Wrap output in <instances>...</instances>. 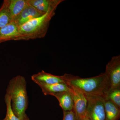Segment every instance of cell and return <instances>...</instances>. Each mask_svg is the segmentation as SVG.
I'll return each mask as SVG.
<instances>
[{
	"mask_svg": "<svg viewBox=\"0 0 120 120\" xmlns=\"http://www.w3.org/2000/svg\"><path fill=\"white\" fill-rule=\"evenodd\" d=\"M80 120H90L88 116H86Z\"/></svg>",
	"mask_w": 120,
	"mask_h": 120,
	"instance_id": "d6986e66",
	"label": "cell"
},
{
	"mask_svg": "<svg viewBox=\"0 0 120 120\" xmlns=\"http://www.w3.org/2000/svg\"><path fill=\"white\" fill-rule=\"evenodd\" d=\"M13 22L8 10L4 3L0 8V28Z\"/></svg>",
	"mask_w": 120,
	"mask_h": 120,
	"instance_id": "9a60e30c",
	"label": "cell"
},
{
	"mask_svg": "<svg viewBox=\"0 0 120 120\" xmlns=\"http://www.w3.org/2000/svg\"><path fill=\"white\" fill-rule=\"evenodd\" d=\"M52 96L55 97L58 100L60 106L62 108L63 111L73 110V99L69 91L58 92L54 94Z\"/></svg>",
	"mask_w": 120,
	"mask_h": 120,
	"instance_id": "7c38bea8",
	"label": "cell"
},
{
	"mask_svg": "<svg viewBox=\"0 0 120 120\" xmlns=\"http://www.w3.org/2000/svg\"><path fill=\"white\" fill-rule=\"evenodd\" d=\"M64 117L62 120H77L73 110L70 111H63Z\"/></svg>",
	"mask_w": 120,
	"mask_h": 120,
	"instance_id": "ac0fdd59",
	"label": "cell"
},
{
	"mask_svg": "<svg viewBox=\"0 0 120 120\" xmlns=\"http://www.w3.org/2000/svg\"><path fill=\"white\" fill-rule=\"evenodd\" d=\"M31 78L32 81L37 84H50L59 83H65L62 75H55L45 72L44 71H42L32 75Z\"/></svg>",
	"mask_w": 120,
	"mask_h": 120,
	"instance_id": "ba28073f",
	"label": "cell"
},
{
	"mask_svg": "<svg viewBox=\"0 0 120 120\" xmlns=\"http://www.w3.org/2000/svg\"><path fill=\"white\" fill-rule=\"evenodd\" d=\"M11 40L25 41L20 34L19 26L14 21L0 28V43Z\"/></svg>",
	"mask_w": 120,
	"mask_h": 120,
	"instance_id": "52a82bcc",
	"label": "cell"
},
{
	"mask_svg": "<svg viewBox=\"0 0 120 120\" xmlns=\"http://www.w3.org/2000/svg\"><path fill=\"white\" fill-rule=\"evenodd\" d=\"M12 21H15L24 8L28 5L27 0H4Z\"/></svg>",
	"mask_w": 120,
	"mask_h": 120,
	"instance_id": "9c48e42d",
	"label": "cell"
},
{
	"mask_svg": "<svg viewBox=\"0 0 120 120\" xmlns=\"http://www.w3.org/2000/svg\"><path fill=\"white\" fill-rule=\"evenodd\" d=\"M56 8L51 9L40 17L19 26L20 34L25 41L42 38L45 36L50 22L55 15Z\"/></svg>",
	"mask_w": 120,
	"mask_h": 120,
	"instance_id": "3957f363",
	"label": "cell"
},
{
	"mask_svg": "<svg viewBox=\"0 0 120 120\" xmlns=\"http://www.w3.org/2000/svg\"><path fill=\"white\" fill-rule=\"evenodd\" d=\"M62 76L68 86L77 88L86 94L106 98L109 90V84L104 73L90 78H81L67 73Z\"/></svg>",
	"mask_w": 120,
	"mask_h": 120,
	"instance_id": "6da1fadb",
	"label": "cell"
},
{
	"mask_svg": "<svg viewBox=\"0 0 120 120\" xmlns=\"http://www.w3.org/2000/svg\"><path fill=\"white\" fill-rule=\"evenodd\" d=\"M105 120H119L120 109L109 100L105 99Z\"/></svg>",
	"mask_w": 120,
	"mask_h": 120,
	"instance_id": "5bb4252c",
	"label": "cell"
},
{
	"mask_svg": "<svg viewBox=\"0 0 120 120\" xmlns=\"http://www.w3.org/2000/svg\"><path fill=\"white\" fill-rule=\"evenodd\" d=\"M63 1L62 0H27L30 5L45 13L51 9L57 8Z\"/></svg>",
	"mask_w": 120,
	"mask_h": 120,
	"instance_id": "8fae6325",
	"label": "cell"
},
{
	"mask_svg": "<svg viewBox=\"0 0 120 120\" xmlns=\"http://www.w3.org/2000/svg\"><path fill=\"white\" fill-rule=\"evenodd\" d=\"M5 102L7 107V113L5 118L7 120H30V118L22 119L15 116L11 108V100L9 95L6 94L5 95Z\"/></svg>",
	"mask_w": 120,
	"mask_h": 120,
	"instance_id": "2e32d148",
	"label": "cell"
},
{
	"mask_svg": "<svg viewBox=\"0 0 120 120\" xmlns=\"http://www.w3.org/2000/svg\"><path fill=\"white\" fill-rule=\"evenodd\" d=\"M26 85L25 77L19 75L10 80L6 90V94L11 98L13 113L22 119L28 118L26 113L28 105Z\"/></svg>",
	"mask_w": 120,
	"mask_h": 120,
	"instance_id": "7a4b0ae2",
	"label": "cell"
},
{
	"mask_svg": "<svg viewBox=\"0 0 120 120\" xmlns=\"http://www.w3.org/2000/svg\"><path fill=\"white\" fill-rule=\"evenodd\" d=\"M109 82V90L120 88V56L112 57L104 72Z\"/></svg>",
	"mask_w": 120,
	"mask_h": 120,
	"instance_id": "5b68a950",
	"label": "cell"
},
{
	"mask_svg": "<svg viewBox=\"0 0 120 120\" xmlns=\"http://www.w3.org/2000/svg\"><path fill=\"white\" fill-rule=\"evenodd\" d=\"M45 13L38 11L28 4L14 22L19 26L32 19L40 17Z\"/></svg>",
	"mask_w": 120,
	"mask_h": 120,
	"instance_id": "30bf717a",
	"label": "cell"
},
{
	"mask_svg": "<svg viewBox=\"0 0 120 120\" xmlns=\"http://www.w3.org/2000/svg\"><path fill=\"white\" fill-rule=\"evenodd\" d=\"M106 98L120 109V88L110 91L107 93Z\"/></svg>",
	"mask_w": 120,
	"mask_h": 120,
	"instance_id": "e0dca14e",
	"label": "cell"
},
{
	"mask_svg": "<svg viewBox=\"0 0 120 120\" xmlns=\"http://www.w3.org/2000/svg\"><path fill=\"white\" fill-rule=\"evenodd\" d=\"M86 95L88 100L87 113L90 120H105L106 98L102 96Z\"/></svg>",
	"mask_w": 120,
	"mask_h": 120,
	"instance_id": "277c9868",
	"label": "cell"
},
{
	"mask_svg": "<svg viewBox=\"0 0 120 120\" xmlns=\"http://www.w3.org/2000/svg\"><path fill=\"white\" fill-rule=\"evenodd\" d=\"M6 120V118H5V117L4 118V119H3V120Z\"/></svg>",
	"mask_w": 120,
	"mask_h": 120,
	"instance_id": "ffe728a7",
	"label": "cell"
},
{
	"mask_svg": "<svg viewBox=\"0 0 120 120\" xmlns=\"http://www.w3.org/2000/svg\"><path fill=\"white\" fill-rule=\"evenodd\" d=\"M73 102V110L77 120H80L86 116L88 100L85 94L77 88L68 86Z\"/></svg>",
	"mask_w": 120,
	"mask_h": 120,
	"instance_id": "8992f818",
	"label": "cell"
},
{
	"mask_svg": "<svg viewBox=\"0 0 120 120\" xmlns=\"http://www.w3.org/2000/svg\"><path fill=\"white\" fill-rule=\"evenodd\" d=\"M41 89L45 95H50L58 92L69 90L68 86L65 83H59L53 84H38Z\"/></svg>",
	"mask_w": 120,
	"mask_h": 120,
	"instance_id": "4fadbf2b",
	"label": "cell"
}]
</instances>
